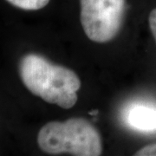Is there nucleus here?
<instances>
[{
	"mask_svg": "<svg viewBox=\"0 0 156 156\" xmlns=\"http://www.w3.org/2000/svg\"><path fill=\"white\" fill-rule=\"evenodd\" d=\"M19 73L25 87L46 102L64 109L76 103L81 81L71 69L55 65L37 54H28L20 61Z\"/></svg>",
	"mask_w": 156,
	"mask_h": 156,
	"instance_id": "obj_1",
	"label": "nucleus"
},
{
	"mask_svg": "<svg viewBox=\"0 0 156 156\" xmlns=\"http://www.w3.org/2000/svg\"><path fill=\"white\" fill-rule=\"evenodd\" d=\"M37 143L42 150L50 154L98 156L102 151L98 130L83 118L48 122L40 129Z\"/></svg>",
	"mask_w": 156,
	"mask_h": 156,
	"instance_id": "obj_2",
	"label": "nucleus"
},
{
	"mask_svg": "<svg viewBox=\"0 0 156 156\" xmlns=\"http://www.w3.org/2000/svg\"><path fill=\"white\" fill-rule=\"evenodd\" d=\"M81 23L84 32L93 42L107 43L122 27L126 0H80Z\"/></svg>",
	"mask_w": 156,
	"mask_h": 156,
	"instance_id": "obj_3",
	"label": "nucleus"
},
{
	"mask_svg": "<svg viewBox=\"0 0 156 156\" xmlns=\"http://www.w3.org/2000/svg\"><path fill=\"white\" fill-rule=\"evenodd\" d=\"M128 121L138 130H156V109L147 106H135L128 113Z\"/></svg>",
	"mask_w": 156,
	"mask_h": 156,
	"instance_id": "obj_4",
	"label": "nucleus"
},
{
	"mask_svg": "<svg viewBox=\"0 0 156 156\" xmlns=\"http://www.w3.org/2000/svg\"><path fill=\"white\" fill-rule=\"evenodd\" d=\"M12 5L23 10L35 11L47 5L50 0H7Z\"/></svg>",
	"mask_w": 156,
	"mask_h": 156,
	"instance_id": "obj_5",
	"label": "nucleus"
},
{
	"mask_svg": "<svg viewBox=\"0 0 156 156\" xmlns=\"http://www.w3.org/2000/svg\"><path fill=\"white\" fill-rule=\"evenodd\" d=\"M135 156H156V143L150 144V145L145 146L144 147L140 148L139 151H137L135 154Z\"/></svg>",
	"mask_w": 156,
	"mask_h": 156,
	"instance_id": "obj_6",
	"label": "nucleus"
},
{
	"mask_svg": "<svg viewBox=\"0 0 156 156\" xmlns=\"http://www.w3.org/2000/svg\"><path fill=\"white\" fill-rule=\"evenodd\" d=\"M148 23H149V27L152 34L156 42V8L150 12L148 17Z\"/></svg>",
	"mask_w": 156,
	"mask_h": 156,
	"instance_id": "obj_7",
	"label": "nucleus"
}]
</instances>
